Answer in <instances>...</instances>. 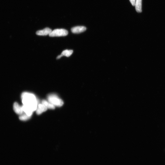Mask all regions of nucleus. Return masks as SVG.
<instances>
[{"label":"nucleus","mask_w":165,"mask_h":165,"mask_svg":"<svg viewBox=\"0 0 165 165\" xmlns=\"http://www.w3.org/2000/svg\"><path fill=\"white\" fill-rule=\"evenodd\" d=\"M86 30V27L84 26H77L73 27L71 29L73 33L77 34L83 32Z\"/></svg>","instance_id":"obj_4"},{"label":"nucleus","mask_w":165,"mask_h":165,"mask_svg":"<svg viewBox=\"0 0 165 165\" xmlns=\"http://www.w3.org/2000/svg\"><path fill=\"white\" fill-rule=\"evenodd\" d=\"M31 118V116H29L25 113L21 115L19 118L21 120L26 121L30 119Z\"/></svg>","instance_id":"obj_11"},{"label":"nucleus","mask_w":165,"mask_h":165,"mask_svg":"<svg viewBox=\"0 0 165 165\" xmlns=\"http://www.w3.org/2000/svg\"><path fill=\"white\" fill-rule=\"evenodd\" d=\"M135 8L136 11L138 13L142 12V0H136Z\"/></svg>","instance_id":"obj_8"},{"label":"nucleus","mask_w":165,"mask_h":165,"mask_svg":"<svg viewBox=\"0 0 165 165\" xmlns=\"http://www.w3.org/2000/svg\"><path fill=\"white\" fill-rule=\"evenodd\" d=\"M48 100L49 102L53 104L54 106L61 107L64 104L63 101L59 98L58 96L54 94L50 95L48 97Z\"/></svg>","instance_id":"obj_2"},{"label":"nucleus","mask_w":165,"mask_h":165,"mask_svg":"<svg viewBox=\"0 0 165 165\" xmlns=\"http://www.w3.org/2000/svg\"><path fill=\"white\" fill-rule=\"evenodd\" d=\"M73 52V51L72 50H66L63 51L61 54L63 56H64L67 57H69L71 56Z\"/></svg>","instance_id":"obj_10"},{"label":"nucleus","mask_w":165,"mask_h":165,"mask_svg":"<svg viewBox=\"0 0 165 165\" xmlns=\"http://www.w3.org/2000/svg\"><path fill=\"white\" fill-rule=\"evenodd\" d=\"M129 1L133 6H135L136 0H129Z\"/></svg>","instance_id":"obj_12"},{"label":"nucleus","mask_w":165,"mask_h":165,"mask_svg":"<svg viewBox=\"0 0 165 165\" xmlns=\"http://www.w3.org/2000/svg\"><path fill=\"white\" fill-rule=\"evenodd\" d=\"M68 34V31L65 29H57L52 31L49 36L50 37L63 36H66Z\"/></svg>","instance_id":"obj_3"},{"label":"nucleus","mask_w":165,"mask_h":165,"mask_svg":"<svg viewBox=\"0 0 165 165\" xmlns=\"http://www.w3.org/2000/svg\"><path fill=\"white\" fill-rule=\"evenodd\" d=\"M47 109V108L43 104H39L36 110V113L38 115L41 114L43 112L46 111Z\"/></svg>","instance_id":"obj_7"},{"label":"nucleus","mask_w":165,"mask_h":165,"mask_svg":"<svg viewBox=\"0 0 165 165\" xmlns=\"http://www.w3.org/2000/svg\"><path fill=\"white\" fill-rule=\"evenodd\" d=\"M14 110L15 112L17 114L22 115L24 112L22 107L20 106L17 103L15 102L13 106Z\"/></svg>","instance_id":"obj_6"},{"label":"nucleus","mask_w":165,"mask_h":165,"mask_svg":"<svg viewBox=\"0 0 165 165\" xmlns=\"http://www.w3.org/2000/svg\"><path fill=\"white\" fill-rule=\"evenodd\" d=\"M62 57H63V56H62V55H61V54L60 55H59V56H57V59H59L61 58Z\"/></svg>","instance_id":"obj_13"},{"label":"nucleus","mask_w":165,"mask_h":165,"mask_svg":"<svg viewBox=\"0 0 165 165\" xmlns=\"http://www.w3.org/2000/svg\"><path fill=\"white\" fill-rule=\"evenodd\" d=\"M21 97L23 104L22 107L24 112L28 115L31 116L38 106L35 96L32 93L24 92L22 94Z\"/></svg>","instance_id":"obj_1"},{"label":"nucleus","mask_w":165,"mask_h":165,"mask_svg":"<svg viewBox=\"0 0 165 165\" xmlns=\"http://www.w3.org/2000/svg\"><path fill=\"white\" fill-rule=\"evenodd\" d=\"M52 30L48 28H46L45 29L38 31H37L36 33V35L39 36H47L49 35L52 32Z\"/></svg>","instance_id":"obj_5"},{"label":"nucleus","mask_w":165,"mask_h":165,"mask_svg":"<svg viewBox=\"0 0 165 165\" xmlns=\"http://www.w3.org/2000/svg\"><path fill=\"white\" fill-rule=\"evenodd\" d=\"M42 104L45 105L47 109H55V106L53 104L46 100H43L42 101Z\"/></svg>","instance_id":"obj_9"}]
</instances>
